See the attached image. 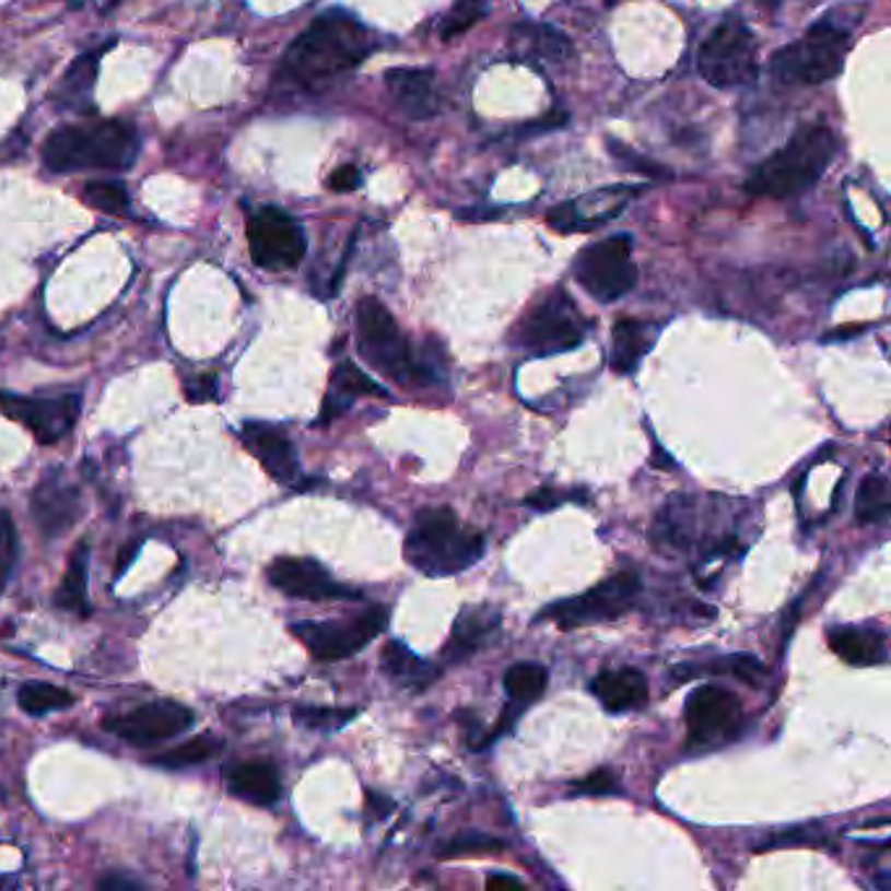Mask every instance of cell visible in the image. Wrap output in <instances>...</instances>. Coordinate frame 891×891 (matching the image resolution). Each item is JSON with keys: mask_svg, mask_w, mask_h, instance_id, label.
<instances>
[{"mask_svg": "<svg viewBox=\"0 0 891 891\" xmlns=\"http://www.w3.org/2000/svg\"><path fill=\"white\" fill-rule=\"evenodd\" d=\"M267 578L280 594L306 601H361L356 588H348L332 578L317 560L278 558L267 571Z\"/></svg>", "mask_w": 891, "mask_h": 891, "instance_id": "16", "label": "cell"}, {"mask_svg": "<svg viewBox=\"0 0 891 891\" xmlns=\"http://www.w3.org/2000/svg\"><path fill=\"white\" fill-rule=\"evenodd\" d=\"M656 327L638 319H618L612 332V368L618 374H633L641 359L654 348Z\"/></svg>", "mask_w": 891, "mask_h": 891, "instance_id": "25", "label": "cell"}, {"mask_svg": "<svg viewBox=\"0 0 891 891\" xmlns=\"http://www.w3.org/2000/svg\"><path fill=\"white\" fill-rule=\"evenodd\" d=\"M609 3H612V0H609Z\"/></svg>", "mask_w": 891, "mask_h": 891, "instance_id": "49", "label": "cell"}, {"mask_svg": "<svg viewBox=\"0 0 891 891\" xmlns=\"http://www.w3.org/2000/svg\"><path fill=\"white\" fill-rule=\"evenodd\" d=\"M840 152V139L829 126H806L789 142L766 157L746 180V191L759 197L787 199L813 189Z\"/></svg>", "mask_w": 891, "mask_h": 891, "instance_id": "4", "label": "cell"}, {"mask_svg": "<svg viewBox=\"0 0 891 891\" xmlns=\"http://www.w3.org/2000/svg\"><path fill=\"white\" fill-rule=\"evenodd\" d=\"M359 712L356 708H319V706H298L293 712V719L301 727L309 729H338L348 725Z\"/></svg>", "mask_w": 891, "mask_h": 891, "instance_id": "39", "label": "cell"}, {"mask_svg": "<svg viewBox=\"0 0 891 891\" xmlns=\"http://www.w3.org/2000/svg\"><path fill=\"white\" fill-rule=\"evenodd\" d=\"M385 84L395 105L413 120H426L439 110V86L429 69H392L385 73Z\"/></svg>", "mask_w": 891, "mask_h": 891, "instance_id": "20", "label": "cell"}, {"mask_svg": "<svg viewBox=\"0 0 891 891\" xmlns=\"http://www.w3.org/2000/svg\"><path fill=\"white\" fill-rule=\"evenodd\" d=\"M139 155V137L124 120H95L84 126H63L45 139L43 163L52 173L126 171Z\"/></svg>", "mask_w": 891, "mask_h": 891, "instance_id": "3", "label": "cell"}, {"mask_svg": "<svg viewBox=\"0 0 891 891\" xmlns=\"http://www.w3.org/2000/svg\"><path fill=\"white\" fill-rule=\"evenodd\" d=\"M197 714L178 701H152L131 712L105 716L103 727L131 746H152L189 729Z\"/></svg>", "mask_w": 891, "mask_h": 891, "instance_id": "14", "label": "cell"}, {"mask_svg": "<svg viewBox=\"0 0 891 891\" xmlns=\"http://www.w3.org/2000/svg\"><path fill=\"white\" fill-rule=\"evenodd\" d=\"M356 335L361 356L387 377L403 382V385H426L434 379V372H429V366L413 356L398 321L385 309L382 301L372 296L359 301Z\"/></svg>", "mask_w": 891, "mask_h": 891, "instance_id": "6", "label": "cell"}, {"mask_svg": "<svg viewBox=\"0 0 891 891\" xmlns=\"http://www.w3.org/2000/svg\"><path fill=\"white\" fill-rule=\"evenodd\" d=\"M675 675L682 680L699 678V675H732V678L748 682V685H761L763 667L753 654H735V656H727V659H716L714 665H706V667H693V669L680 667Z\"/></svg>", "mask_w": 891, "mask_h": 891, "instance_id": "30", "label": "cell"}, {"mask_svg": "<svg viewBox=\"0 0 891 891\" xmlns=\"http://www.w3.org/2000/svg\"><path fill=\"white\" fill-rule=\"evenodd\" d=\"M387 620H390V614H387L385 607H368L366 612L348 620L296 622L291 633L309 648L314 659L340 661L359 654L361 648L368 646V641L385 633Z\"/></svg>", "mask_w": 891, "mask_h": 891, "instance_id": "11", "label": "cell"}, {"mask_svg": "<svg viewBox=\"0 0 891 891\" xmlns=\"http://www.w3.org/2000/svg\"><path fill=\"white\" fill-rule=\"evenodd\" d=\"M575 494L578 492H562V489H552V486H544V489H536L531 497L526 500L528 507H534V511H552V507L562 505L565 500H575Z\"/></svg>", "mask_w": 891, "mask_h": 891, "instance_id": "43", "label": "cell"}, {"mask_svg": "<svg viewBox=\"0 0 891 891\" xmlns=\"http://www.w3.org/2000/svg\"><path fill=\"white\" fill-rule=\"evenodd\" d=\"M763 5H766V9H779L782 5V0H761Z\"/></svg>", "mask_w": 891, "mask_h": 891, "instance_id": "48", "label": "cell"}, {"mask_svg": "<svg viewBox=\"0 0 891 891\" xmlns=\"http://www.w3.org/2000/svg\"><path fill=\"white\" fill-rule=\"evenodd\" d=\"M547 669L536 661H520V665H513L505 672V690L511 695L513 703H531L539 699L547 690Z\"/></svg>", "mask_w": 891, "mask_h": 891, "instance_id": "33", "label": "cell"}, {"mask_svg": "<svg viewBox=\"0 0 891 891\" xmlns=\"http://www.w3.org/2000/svg\"><path fill=\"white\" fill-rule=\"evenodd\" d=\"M891 513L889 479L883 473H868L855 494L857 524H883Z\"/></svg>", "mask_w": 891, "mask_h": 891, "instance_id": "28", "label": "cell"}, {"mask_svg": "<svg viewBox=\"0 0 891 891\" xmlns=\"http://www.w3.org/2000/svg\"><path fill=\"white\" fill-rule=\"evenodd\" d=\"M86 578H90V544L82 541L71 552L69 567H66L63 581L56 594V605L60 609H71L79 618H90L92 607L86 601Z\"/></svg>", "mask_w": 891, "mask_h": 891, "instance_id": "26", "label": "cell"}, {"mask_svg": "<svg viewBox=\"0 0 891 891\" xmlns=\"http://www.w3.org/2000/svg\"><path fill=\"white\" fill-rule=\"evenodd\" d=\"M97 60L99 52H84L71 63V69L66 71L63 82L58 86V99L69 107H84L90 103L92 90H95V79H97Z\"/></svg>", "mask_w": 891, "mask_h": 891, "instance_id": "27", "label": "cell"}, {"mask_svg": "<svg viewBox=\"0 0 891 891\" xmlns=\"http://www.w3.org/2000/svg\"><path fill=\"white\" fill-rule=\"evenodd\" d=\"M214 387H218V379L212 374H204V377L186 382V398L194 400V403H202V400L214 398Z\"/></svg>", "mask_w": 891, "mask_h": 891, "instance_id": "45", "label": "cell"}, {"mask_svg": "<svg viewBox=\"0 0 891 891\" xmlns=\"http://www.w3.org/2000/svg\"><path fill=\"white\" fill-rule=\"evenodd\" d=\"M241 442H244L246 450L262 464L265 471L274 481L296 486V481L301 479L298 455L293 442L280 429L270 424H244V429H241Z\"/></svg>", "mask_w": 891, "mask_h": 891, "instance_id": "19", "label": "cell"}, {"mask_svg": "<svg viewBox=\"0 0 891 891\" xmlns=\"http://www.w3.org/2000/svg\"><path fill=\"white\" fill-rule=\"evenodd\" d=\"M505 849V842L494 840V836H486L481 832H468L450 840L447 844H442L439 855L442 857H466V855H492L502 853Z\"/></svg>", "mask_w": 891, "mask_h": 891, "instance_id": "38", "label": "cell"}, {"mask_svg": "<svg viewBox=\"0 0 891 891\" xmlns=\"http://www.w3.org/2000/svg\"><path fill=\"white\" fill-rule=\"evenodd\" d=\"M82 494L69 481H60L58 476H50L32 494V518L45 539H58L66 531L77 526L82 518Z\"/></svg>", "mask_w": 891, "mask_h": 891, "instance_id": "18", "label": "cell"}, {"mask_svg": "<svg viewBox=\"0 0 891 891\" xmlns=\"http://www.w3.org/2000/svg\"><path fill=\"white\" fill-rule=\"evenodd\" d=\"M829 648L853 667H876L889 659L887 635L874 628L840 625L826 633Z\"/></svg>", "mask_w": 891, "mask_h": 891, "instance_id": "24", "label": "cell"}, {"mask_svg": "<svg viewBox=\"0 0 891 891\" xmlns=\"http://www.w3.org/2000/svg\"><path fill=\"white\" fill-rule=\"evenodd\" d=\"M82 398L60 395V398H24V395L0 392V411L19 421L35 434L43 445H56L71 432L79 419Z\"/></svg>", "mask_w": 891, "mask_h": 891, "instance_id": "15", "label": "cell"}, {"mask_svg": "<svg viewBox=\"0 0 891 891\" xmlns=\"http://www.w3.org/2000/svg\"><path fill=\"white\" fill-rule=\"evenodd\" d=\"M332 392L343 395V398H356V395H382L385 398V390L374 382L368 374L361 372L356 364L351 361H343L340 366H335L332 372Z\"/></svg>", "mask_w": 891, "mask_h": 891, "instance_id": "35", "label": "cell"}, {"mask_svg": "<svg viewBox=\"0 0 891 891\" xmlns=\"http://www.w3.org/2000/svg\"><path fill=\"white\" fill-rule=\"evenodd\" d=\"M690 746H714L737 735L742 725V703L722 685H701L685 703Z\"/></svg>", "mask_w": 891, "mask_h": 891, "instance_id": "13", "label": "cell"}, {"mask_svg": "<svg viewBox=\"0 0 891 891\" xmlns=\"http://www.w3.org/2000/svg\"><path fill=\"white\" fill-rule=\"evenodd\" d=\"M635 197L633 186H609V189L583 194L578 199L554 207L549 212V225L562 233L594 231V227L609 223L625 210V204Z\"/></svg>", "mask_w": 891, "mask_h": 891, "instance_id": "17", "label": "cell"}, {"mask_svg": "<svg viewBox=\"0 0 891 891\" xmlns=\"http://www.w3.org/2000/svg\"><path fill=\"white\" fill-rule=\"evenodd\" d=\"M489 13V0H458L453 5V11L447 13L445 22H442V39H453L458 35H464L466 30H471L473 24H479Z\"/></svg>", "mask_w": 891, "mask_h": 891, "instance_id": "37", "label": "cell"}, {"mask_svg": "<svg viewBox=\"0 0 891 891\" xmlns=\"http://www.w3.org/2000/svg\"><path fill=\"white\" fill-rule=\"evenodd\" d=\"M591 693L601 701L607 712H635V708H643L648 703V680L638 669H607V672L594 678Z\"/></svg>", "mask_w": 891, "mask_h": 891, "instance_id": "23", "label": "cell"}, {"mask_svg": "<svg viewBox=\"0 0 891 891\" xmlns=\"http://www.w3.org/2000/svg\"><path fill=\"white\" fill-rule=\"evenodd\" d=\"M227 793L251 806L270 808L280 800V772L278 766L265 759L244 761L227 772Z\"/></svg>", "mask_w": 891, "mask_h": 891, "instance_id": "22", "label": "cell"}, {"mask_svg": "<svg viewBox=\"0 0 891 891\" xmlns=\"http://www.w3.org/2000/svg\"><path fill=\"white\" fill-rule=\"evenodd\" d=\"M607 146H609V155L618 160V163L625 167V171L643 173V176H652V178H669V171L665 165L654 163V160H648L643 155H635V152L630 150L628 144H620V142H614V139H607Z\"/></svg>", "mask_w": 891, "mask_h": 891, "instance_id": "41", "label": "cell"}, {"mask_svg": "<svg viewBox=\"0 0 891 891\" xmlns=\"http://www.w3.org/2000/svg\"><path fill=\"white\" fill-rule=\"evenodd\" d=\"M575 280L588 296L601 304H612L630 293L638 280V267L633 262V241L612 236L599 244L586 246L575 259Z\"/></svg>", "mask_w": 891, "mask_h": 891, "instance_id": "10", "label": "cell"}, {"mask_svg": "<svg viewBox=\"0 0 891 891\" xmlns=\"http://www.w3.org/2000/svg\"><path fill=\"white\" fill-rule=\"evenodd\" d=\"M372 52L368 32L343 11H327L293 39L285 71L306 86L327 84L353 71Z\"/></svg>", "mask_w": 891, "mask_h": 891, "instance_id": "1", "label": "cell"}, {"mask_svg": "<svg viewBox=\"0 0 891 891\" xmlns=\"http://www.w3.org/2000/svg\"><path fill=\"white\" fill-rule=\"evenodd\" d=\"M246 238L254 265L270 272L296 270L306 254V236L291 214L278 207H262L246 223Z\"/></svg>", "mask_w": 891, "mask_h": 891, "instance_id": "12", "label": "cell"}, {"mask_svg": "<svg viewBox=\"0 0 891 891\" xmlns=\"http://www.w3.org/2000/svg\"><path fill=\"white\" fill-rule=\"evenodd\" d=\"M19 560V536L11 513L0 507V583H9Z\"/></svg>", "mask_w": 891, "mask_h": 891, "instance_id": "40", "label": "cell"}, {"mask_svg": "<svg viewBox=\"0 0 891 891\" xmlns=\"http://www.w3.org/2000/svg\"><path fill=\"white\" fill-rule=\"evenodd\" d=\"M223 750V740L214 735H197L191 740L180 742L173 750H167L163 755H155L150 763L160 769H186V766H197V763L210 761L212 755H218Z\"/></svg>", "mask_w": 891, "mask_h": 891, "instance_id": "29", "label": "cell"}, {"mask_svg": "<svg viewBox=\"0 0 891 891\" xmlns=\"http://www.w3.org/2000/svg\"><path fill=\"white\" fill-rule=\"evenodd\" d=\"M699 71L716 90L748 86L759 77V43L740 19H727L703 39Z\"/></svg>", "mask_w": 891, "mask_h": 891, "instance_id": "7", "label": "cell"}, {"mask_svg": "<svg viewBox=\"0 0 891 891\" xmlns=\"http://www.w3.org/2000/svg\"><path fill=\"white\" fill-rule=\"evenodd\" d=\"M359 186H361V173H359V167H353V165L338 167V171L330 176V189L338 194L356 191Z\"/></svg>", "mask_w": 891, "mask_h": 891, "instance_id": "44", "label": "cell"}, {"mask_svg": "<svg viewBox=\"0 0 891 891\" xmlns=\"http://www.w3.org/2000/svg\"><path fill=\"white\" fill-rule=\"evenodd\" d=\"M84 202L90 204L92 210L107 214H124L129 210L131 199L120 180H90V184L84 186Z\"/></svg>", "mask_w": 891, "mask_h": 891, "instance_id": "34", "label": "cell"}, {"mask_svg": "<svg viewBox=\"0 0 891 891\" xmlns=\"http://www.w3.org/2000/svg\"><path fill=\"white\" fill-rule=\"evenodd\" d=\"M575 793L581 795H609L618 789V776L612 772H607V769H599V772L588 774L586 779L575 782Z\"/></svg>", "mask_w": 891, "mask_h": 891, "instance_id": "42", "label": "cell"}, {"mask_svg": "<svg viewBox=\"0 0 891 891\" xmlns=\"http://www.w3.org/2000/svg\"><path fill=\"white\" fill-rule=\"evenodd\" d=\"M638 594H641L638 575L630 571H622V573L609 575L605 583L594 586L591 591L547 607L536 620H552L554 625L562 630L620 620L635 607Z\"/></svg>", "mask_w": 891, "mask_h": 891, "instance_id": "9", "label": "cell"}, {"mask_svg": "<svg viewBox=\"0 0 891 891\" xmlns=\"http://www.w3.org/2000/svg\"><path fill=\"white\" fill-rule=\"evenodd\" d=\"M486 889L489 891H518V889H524V881L515 879V876H507V874H492L486 879Z\"/></svg>", "mask_w": 891, "mask_h": 891, "instance_id": "46", "label": "cell"}, {"mask_svg": "<svg viewBox=\"0 0 891 891\" xmlns=\"http://www.w3.org/2000/svg\"><path fill=\"white\" fill-rule=\"evenodd\" d=\"M484 534L464 526L450 507H426L406 536V562L429 578H450L484 558Z\"/></svg>", "mask_w": 891, "mask_h": 891, "instance_id": "2", "label": "cell"}, {"mask_svg": "<svg viewBox=\"0 0 891 891\" xmlns=\"http://www.w3.org/2000/svg\"><path fill=\"white\" fill-rule=\"evenodd\" d=\"M500 612L494 607H466L455 620L450 641L445 646V661L460 665L468 656L481 652L500 630Z\"/></svg>", "mask_w": 891, "mask_h": 891, "instance_id": "21", "label": "cell"}, {"mask_svg": "<svg viewBox=\"0 0 891 891\" xmlns=\"http://www.w3.org/2000/svg\"><path fill=\"white\" fill-rule=\"evenodd\" d=\"M586 330L588 321L583 319L573 298L565 291H552L539 304H534V309L520 321L515 330V343L526 351L539 353V356H547V353L578 348L586 338Z\"/></svg>", "mask_w": 891, "mask_h": 891, "instance_id": "8", "label": "cell"}, {"mask_svg": "<svg viewBox=\"0 0 891 891\" xmlns=\"http://www.w3.org/2000/svg\"><path fill=\"white\" fill-rule=\"evenodd\" d=\"M849 43L853 35L847 26L836 24L832 16H823L797 43L776 50L769 69L774 79L785 84H823L842 71Z\"/></svg>", "mask_w": 891, "mask_h": 891, "instance_id": "5", "label": "cell"}, {"mask_svg": "<svg viewBox=\"0 0 891 891\" xmlns=\"http://www.w3.org/2000/svg\"><path fill=\"white\" fill-rule=\"evenodd\" d=\"M524 35L531 39V50L536 56L554 60V63H562V60L573 58L571 39H567L562 32L552 30V26H524Z\"/></svg>", "mask_w": 891, "mask_h": 891, "instance_id": "36", "label": "cell"}, {"mask_svg": "<svg viewBox=\"0 0 891 891\" xmlns=\"http://www.w3.org/2000/svg\"><path fill=\"white\" fill-rule=\"evenodd\" d=\"M382 669H385L390 678H398L406 682L424 680V685H426L429 680H434L432 669H429L424 661H421L419 656L400 641L385 643V648H382Z\"/></svg>", "mask_w": 891, "mask_h": 891, "instance_id": "31", "label": "cell"}, {"mask_svg": "<svg viewBox=\"0 0 891 891\" xmlns=\"http://www.w3.org/2000/svg\"><path fill=\"white\" fill-rule=\"evenodd\" d=\"M97 889H105V891L124 889V891H129V889H139V883L131 881V879H124V876H107V879L97 881Z\"/></svg>", "mask_w": 891, "mask_h": 891, "instance_id": "47", "label": "cell"}, {"mask_svg": "<svg viewBox=\"0 0 891 891\" xmlns=\"http://www.w3.org/2000/svg\"><path fill=\"white\" fill-rule=\"evenodd\" d=\"M19 706L30 716H45L50 712L73 706V693L50 682H24L19 690Z\"/></svg>", "mask_w": 891, "mask_h": 891, "instance_id": "32", "label": "cell"}]
</instances>
